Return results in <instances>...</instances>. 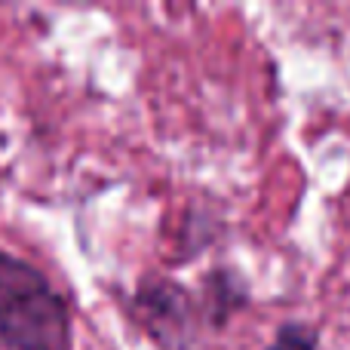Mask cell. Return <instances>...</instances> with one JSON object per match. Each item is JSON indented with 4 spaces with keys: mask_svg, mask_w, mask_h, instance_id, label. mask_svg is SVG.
<instances>
[{
    "mask_svg": "<svg viewBox=\"0 0 350 350\" xmlns=\"http://www.w3.org/2000/svg\"><path fill=\"white\" fill-rule=\"evenodd\" d=\"M135 323L163 350H187L197 338V310L191 292L166 277L148 280L135 292Z\"/></svg>",
    "mask_w": 350,
    "mask_h": 350,
    "instance_id": "7a4b0ae2",
    "label": "cell"
},
{
    "mask_svg": "<svg viewBox=\"0 0 350 350\" xmlns=\"http://www.w3.org/2000/svg\"><path fill=\"white\" fill-rule=\"evenodd\" d=\"M267 350H317V329L308 323H283Z\"/></svg>",
    "mask_w": 350,
    "mask_h": 350,
    "instance_id": "3957f363",
    "label": "cell"
},
{
    "mask_svg": "<svg viewBox=\"0 0 350 350\" xmlns=\"http://www.w3.org/2000/svg\"><path fill=\"white\" fill-rule=\"evenodd\" d=\"M0 350H71L65 298L10 252H0Z\"/></svg>",
    "mask_w": 350,
    "mask_h": 350,
    "instance_id": "6da1fadb",
    "label": "cell"
}]
</instances>
